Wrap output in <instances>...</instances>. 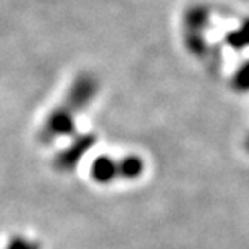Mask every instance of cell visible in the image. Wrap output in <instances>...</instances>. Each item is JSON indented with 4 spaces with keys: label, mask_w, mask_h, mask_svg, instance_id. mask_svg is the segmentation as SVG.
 Segmentation results:
<instances>
[{
    "label": "cell",
    "mask_w": 249,
    "mask_h": 249,
    "mask_svg": "<svg viewBox=\"0 0 249 249\" xmlns=\"http://www.w3.org/2000/svg\"><path fill=\"white\" fill-rule=\"evenodd\" d=\"M142 172H144V162L138 156L124 157L123 160L118 162V177L134 180L139 175H142Z\"/></svg>",
    "instance_id": "7a4b0ae2"
},
{
    "label": "cell",
    "mask_w": 249,
    "mask_h": 249,
    "mask_svg": "<svg viewBox=\"0 0 249 249\" xmlns=\"http://www.w3.org/2000/svg\"><path fill=\"white\" fill-rule=\"evenodd\" d=\"M94 177L97 178V181L108 183L113 178L118 177V162H113L112 159L102 157L94 163Z\"/></svg>",
    "instance_id": "3957f363"
},
{
    "label": "cell",
    "mask_w": 249,
    "mask_h": 249,
    "mask_svg": "<svg viewBox=\"0 0 249 249\" xmlns=\"http://www.w3.org/2000/svg\"><path fill=\"white\" fill-rule=\"evenodd\" d=\"M207 19H209V12L204 7H193L191 10H188L185 17L186 47L189 52L197 57L204 55L207 49L206 39L202 37L204 29L207 26Z\"/></svg>",
    "instance_id": "6da1fadb"
},
{
    "label": "cell",
    "mask_w": 249,
    "mask_h": 249,
    "mask_svg": "<svg viewBox=\"0 0 249 249\" xmlns=\"http://www.w3.org/2000/svg\"><path fill=\"white\" fill-rule=\"evenodd\" d=\"M246 149H248V151H249V138L246 139Z\"/></svg>",
    "instance_id": "8992f818"
},
{
    "label": "cell",
    "mask_w": 249,
    "mask_h": 249,
    "mask_svg": "<svg viewBox=\"0 0 249 249\" xmlns=\"http://www.w3.org/2000/svg\"><path fill=\"white\" fill-rule=\"evenodd\" d=\"M227 44L233 49H245L249 47V19H246L240 28L227 34Z\"/></svg>",
    "instance_id": "277c9868"
},
{
    "label": "cell",
    "mask_w": 249,
    "mask_h": 249,
    "mask_svg": "<svg viewBox=\"0 0 249 249\" xmlns=\"http://www.w3.org/2000/svg\"><path fill=\"white\" fill-rule=\"evenodd\" d=\"M231 86L235 88V91H238V92L249 91V60L245 62L236 70L235 76L231 79Z\"/></svg>",
    "instance_id": "5b68a950"
}]
</instances>
